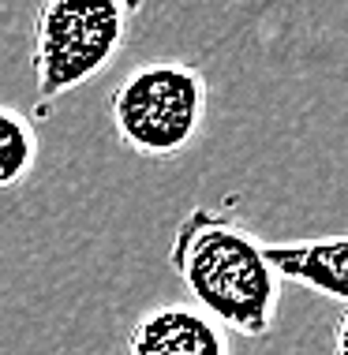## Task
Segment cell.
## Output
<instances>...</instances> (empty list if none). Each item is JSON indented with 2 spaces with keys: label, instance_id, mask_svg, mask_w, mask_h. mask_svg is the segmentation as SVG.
Segmentation results:
<instances>
[{
  "label": "cell",
  "instance_id": "1",
  "mask_svg": "<svg viewBox=\"0 0 348 355\" xmlns=\"http://www.w3.org/2000/svg\"><path fill=\"white\" fill-rule=\"evenodd\" d=\"M169 266L188 288L191 303L217 318L229 333L266 337L277 325L285 277L232 206H195L180 220Z\"/></svg>",
  "mask_w": 348,
  "mask_h": 355
},
{
  "label": "cell",
  "instance_id": "2",
  "mask_svg": "<svg viewBox=\"0 0 348 355\" xmlns=\"http://www.w3.org/2000/svg\"><path fill=\"white\" fill-rule=\"evenodd\" d=\"M147 0H38L31 68L38 86L34 116H49L64 94L109 68L128 45Z\"/></svg>",
  "mask_w": 348,
  "mask_h": 355
},
{
  "label": "cell",
  "instance_id": "3",
  "mask_svg": "<svg viewBox=\"0 0 348 355\" xmlns=\"http://www.w3.org/2000/svg\"><path fill=\"white\" fill-rule=\"evenodd\" d=\"M210 116V79L195 64L147 60L116 83L109 98V120L139 157L165 161L191 150Z\"/></svg>",
  "mask_w": 348,
  "mask_h": 355
},
{
  "label": "cell",
  "instance_id": "4",
  "mask_svg": "<svg viewBox=\"0 0 348 355\" xmlns=\"http://www.w3.org/2000/svg\"><path fill=\"white\" fill-rule=\"evenodd\" d=\"M128 355H232L229 329L195 303H158L128 329Z\"/></svg>",
  "mask_w": 348,
  "mask_h": 355
},
{
  "label": "cell",
  "instance_id": "5",
  "mask_svg": "<svg viewBox=\"0 0 348 355\" xmlns=\"http://www.w3.org/2000/svg\"><path fill=\"white\" fill-rule=\"evenodd\" d=\"M270 262L277 266L285 281L348 306V232L296 239V243H270Z\"/></svg>",
  "mask_w": 348,
  "mask_h": 355
},
{
  "label": "cell",
  "instance_id": "6",
  "mask_svg": "<svg viewBox=\"0 0 348 355\" xmlns=\"http://www.w3.org/2000/svg\"><path fill=\"white\" fill-rule=\"evenodd\" d=\"M38 165L34 120L15 105H0V191L19 187Z\"/></svg>",
  "mask_w": 348,
  "mask_h": 355
},
{
  "label": "cell",
  "instance_id": "7",
  "mask_svg": "<svg viewBox=\"0 0 348 355\" xmlns=\"http://www.w3.org/2000/svg\"><path fill=\"white\" fill-rule=\"evenodd\" d=\"M333 355H348V311L333 329Z\"/></svg>",
  "mask_w": 348,
  "mask_h": 355
}]
</instances>
